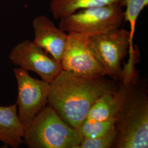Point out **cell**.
I'll use <instances>...</instances> for the list:
<instances>
[{
	"mask_svg": "<svg viewBox=\"0 0 148 148\" xmlns=\"http://www.w3.org/2000/svg\"><path fill=\"white\" fill-rule=\"evenodd\" d=\"M88 44L106 75L115 81L121 82L122 62L134 45L131 42L130 31L120 27L112 29L88 37Z\"/></svg>",
	"mask_w": 148,
	"mask_h": 148,
	"instance_id": "5",
	"label": "cell"
},
{
	"mask_svg": "<svg viewBox=\"0 0 148 148\" xmlns=\"http://www.w3.org/2000/svg\"><path fill=\"white\" fill-rule=\"evenodd\" d=\"M125 92V85L120 82L106 91L95 101L85 120L105 121L114 118L121 105Z\"/></svg>",
	"mask_w": 148,
	"mask_h": 148,
	"instance_id": "10",
	"label": "cell"
},
{
	"mask_svg": "<svg viewBox=\"0 0 148 148\" xmlns=\"http://www.w3.org/2000/svg\"><path fill=\"white\" fill-rule=\"evenodd\" d=\"M49 85L48 106L76 129L85 121L95 101L114 88L116 81L104 77L90 79L62 70Z\"/></svg>",
	"mask_w": 148,
	"mask_h": 148,
	"instance_id": "1",
	"label": "cell"
},
{
	"mask_svg": "<svg viewBox=\"0 0 148 148\" xmlns=\"http://www.w3.org/2000/svg\"><path fill=\"white\" fill-rule=\"evenodd\" d=\"M13 72L18 88L16 101L18 115L25 127L46 106L50 85L42 79L32 77L27 71L20 68H14Z\"/></svg>",
	"mask_w": 148,
	"mask_h": 148,
	"instance_id": "7",
	"label": "cell"
},
{
	"mask_svg": "<svg viewBox=\"0 0 148 148\" xmlns=\"http://www.w3.org/2000/svg\"><path fill=\"white\" fill-rule=\"evenodd\" d=\"M148 5V0H123V5L126 7L123 22L127 21L130 24V39L132 43H133L138 18L144 8Z\"/></svg>",
	"mask_w": 148,
	"mask_h": 148,
	"instance_id": "14",
	"label": "cell"
},
{
	"mask_svg": "<svg viewBox=\"0 0 148 148\" xmlns=\"http://www.w3.org/2000/svg\"><path fill=\"white\" fill-rule=\"evenodd\" d=\"M87 35L70 32L60 62L64 70L90 79H99L106 76L101 64L88 44Z\"/></svg>",
	"mask_w": 148,
	"mask_h": 148,
	"instance_id": "6",
	"label": "cell"
},
{
	"mask_svg": "<svg viewBox=\"0 0 148 148\" xmlns=\"http://www.w3.org/2000/svg\"><path fill=\"white\" fill-rule=\"evenodd\" d=\"M115 127V118L105 121L85 120L75 130L83 138H95L106 134Z\"/></svg>",
	"mask_w": 148,
	"mask_h": 148,
	"instance_id": "13",
	"label": "cell"
},
{
	"mask_svg": "<svg viewBox=\"0 0 148 148\" xmlns=\"http://www.w3.org/2000/svg\"><path fill=\"white\" fill-rule=\"evenodd\" d=\"M122 4H110L77 11L60 19L59 27L64 32L93 36L119 28L124 21Z\"/></svg>",
	"mask_w": 148,
	"mask_h": 148,
	"instance_id": "4",
	"label": "cell"
},
{
	"mask_svg": "<svg viewBox=\"0 0 148 148\" xmlns=\"http://www.w3.org/2000/svg\"><path fill=\"white\" fill-rule=\"evenodd\" d=\"M115 3L123 5V0H51L49 11L54 19H60L81 10Z\"/></svg>",
	"mask_w": 148,
	"mask_h": 148,
	"instance_id": "12",
	"label": "cell"
},
{
	"mask_svg": "<svg viewBox=\"0 0 148 148\" xmlns=\"http://www.w3.org/2000/svg\"><path fill=\"white\" fill-rule=\"evenodd\" d=\"M123 84L125 85L123 98L115 117L116 136L113 148H147V84L139 79V76Z\"/></svg>",
	"mask_w": 148,
	"mask_h": 148,
	"instance_id": "2",
	"label": "cell"
},
{
	"mask_svg": "<svg viewBox=\"0 0 148 148\" xmlns=\"http://www.w3.org/2000/svg\"><path fill=\"white\" fill-rule=\"evenodd\" d=\"M25 127L20 121L17 105L0 106V141L12 148H18L23 142Z\"/></svg>",
	"mask_w": 148,
	"mask_h": 148,
	"instance_id": "11",
	"label": "cell"
},
{
	"mask_svg": "<svg viewBox=\"0 0 148 148\" xmlns=\"http://www.w3.org/2000/svg\"><path fill=\"white\" fill-rule=\"evenodd\" d=\"M8 58L12 63L27 71H33L42 79L51 84L62 71L60 63L49 57L33 41L25 40L12 49Z\"/></svg>",
	"mask_w": 148,
	"mask_h": 148,
	"instance_id": "8",
	"label": "cell"
},
{
	"mask_svg": "<svg viewBox=\"0 0 148 148\" xmlns=\"http://www.w3.org/2000/svg\"><path fill=\"white\" fill-rule=\"evenodd\" d=\"M83 139L48 106L25 127L23 142L30 148H79Z\"/></svg>",
	"mask_w": 148,
	"mask_h": 148,
	"instance_id": "3",
	"label": "cell"
},
{
	"mask_svg": "<svg viewBox=\"0 0 148 148\" xmlns=\"http://www.w3.org/2000/svg\"><path fill=\"white\" fill-rule=\"evenodd\" d=\"M32 25L35 36L33 42L60 63L68 34L59 27H56L53 21L45 16L35 17Z\"/></svg>",
	"mask_w": 148,
	"mask_h": 148,
	"instance_id": "9",
	"label": "cell"
},
{
	"mask_svg": "<svg viewBox=\"0 0 148 148\" xmlns=\"http://www.w3.org/2000/svg\"><path fill=\"white\" fill-rule=\"evenodd\" d=\"M116 136L115 127L103 136L95 138H84L79 148H113Z\"/></svg>",
	"mask_w": 148,
	"mask_h": 148,
	"instance_id": "15",
	"label": "cell"
}]
</instances>
